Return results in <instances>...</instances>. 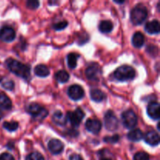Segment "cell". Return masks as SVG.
Here are the masks:
<instances>
[{
    "label": "cell",
    "mask_w": 160,
    "mask_h": 160,
    "mask_svg": "<svg viewBox=\"0 0 160 160\" xmlns=\"http://www.w3.org/2000/svg\"><path fill=\"white\" fill-rule=\"evenodd\" d=\"M6 66L8 69L20 78L28 79L31 74V69L29 66L23 64L14 59H8L6 60Z\"/></svg>",
    "instance_id": "cell-1"
},
{
    "label": "cell",
    "mask_w": 160,
    "mask_h": 160,
    "mask_svg": "<svg viewBox=\"0 0 160 160\" xmlns=\"http://www.w3.org/2000/svg\"><path fill=\"white\" fill-rule=\"evenodd\" d=\"M148 10L143 5L135 6L131 12V20L134 25H140L146 20Z\"/></svg>",
    "instance_id": "cell-2"
},
{
    "label": "cell",
    "mask_w": 160,
    "mask_h": 160,
    "mask_svg": "<svg viewBox=\"0 0 160 160\" xmlns=\"http://www.w3.org/2000/svg\"><path fill=\"white\" fill-rule=\"evenodd\" d=\"M114 77L120 81H126L133 80L135 77V70L133 67L128 65H123L118 67L114 72Z\"/></svg>",
    "instance_id": "cell-3"
},
{
    "label": "cell",
    "mask_w": 160,
    "mask_h": 160,
    "mask_svg": "<svg viewBox=\"0 0 160 160\" xmlns=\"http://www.w3.org/2000/svg\"><path fill=\"white\" fill-rule=\"evenodd\" d=\"M27 111L37 120H43L48 115V111L38 103H31L28 105L27 107Z\"/></svg>",
    "instance_id": "cell-4"
},
{
    "label": "cell",
    "mask_w": 160,
    "mask_h": 160,
    "mask_svg": "<svg viewBox=\"0 0 160 160\" xmlns=\"http://www.w3.org/2000/svg\"><path fill=\"white\" fill-rule=\"evenodd\" d=\"M122 123L128 129L134 128L138 123V117L132 109L124 111L121 115Z\"/></svg>",
    "instance_id": "cell-5"
},
{
    "label": "cell",
    "mask_w": 160,
    "mask_h": 160,
    "mask_svg": "<svg viewBox=\"0 0 160 160\" xmlns=\"http://www.w3.org/2000/svg\"><path fill=\"white\" fill-rule=\"evenodd\" d=\"M104 125L109 131H114L118 128L119 121L117 117L112 111H107L104 117Z\"/></svg>",
    "instance_id": "cell-6"
},
{
    "label": "cell",
    "mask_w": 160,
    "mask_h": 160,
    "mask_svg": "<svg viewBox=\"0 0 160 160\" xmlns=\"http://www.w3.org/2000/svg\"><path fill=\"white\" fill-rule=\"evenodd\" d=\"M67 119L70 122L72 126L78 128L84 117V112L80 108L75 109L73 112H68L66 115Z\"/></svg>",
    "instance_id": "cell-7"
},
{
    "label": "cell",
    "mask_w": 160,
    "mask_h": 160,
    "mask_svg": "<svg viewBox=\"0 0 160 160\" xmlns=\"http://www.w3.org/2000/svg\"><path fill=\"white\" fill-rule=\"evenodd\" d=\"M67 94L71 99L74 100V101H78L84 98V91L81 86L73 84L67 90Z\"/></svg>",
    "instance_id": "cell-8"
},
{
    "label": "cell",
    "mask_w": 160,
    "mask_h": 160,
    "mask_svg": "<svg viewBox=\"0 0 160 160\" xmlns=\"http://www.w3.org/2000/svg\"><path fill=\"white\" fill-rule=\"evenodd\" d=\"M16 32L11 27L5 26L0 29V39L5 42H11L15 39Z\"/></svg>",
    "instance_id": "cell-9"
},
{
    "label": "cell",
    "mask_w": 160,
    "mask_h": 160,
    "mask_svg": "<svg viewBox=\"0 0 160 160\" xmlns=\"http://www.w3.org/2000/svg\"><path fill=\"white\" fill-rule=\"evenodd\" d=\"M101 68H100L99 65L93 62L86 69L85 75L88 79L95 81V80L98 79V77L101 74Z\"/></svg>",
    "instance_id": "cell-10"
},
{
    "label": "cell",
    "mask_w": 160,
    "mask_h": 160,
    "mask_svg": "<svg viewBox=\"0 0 160 160\" xmlns=\"http://www.w3.org/2000/svg\"><path fill=\"white\" fill-rule=\"evenodd\" d=\"M85 128L89 132L94 134H98L102 129V123L96 119H89L86 121Z\"/></svg>",
    "instance_id": "cell-11"
},
{
    "label": "cell",
    "mask_w": 160,
    "mask_h": 160,
    "mask_svg": "<svg viewBox=\"0 0 160 160\" xmlns=\"http://www.w3.org/2000/svg\"><path fill=\"white\" fill-rule=\"evenodd\" d=\"M48 148L52 154L58 155L63 151L64 145L59 139H52L48 142Z\"/></svg>",
    "instance_id": "cell-12"
},
{
    "label": "cell",
    "mask_w": 160,
    "mask_h": 160,
    "mask_svg": "<svg viewBox=\"0 0 160 160\" xmlns=\"http://www.w3.org/2000/svg\"><path fill=\"white\" fill-rule=\"evenodd\" d=\"M160 106L157 102H152L149 103L147 108V112L149 117L153 120H159L160 118Z\"/></svg>",
    "instance_id": "cell-13"
},
{
    "label": "cell",
    "mask_w": 160,
    "mask_h": 160,
    "mask_svg": "<svg viewBox=\"0 0 160 160\" xmlns=\"http://www.w3.org/2000/svg\"><path fill=\"white\" fill-rule=\"evenodd\" d=\"M145 142L152 146H156L159 143V135L156 131H148L144 136Z\"/></svg>",
    "instance_id": "cell-14"
},
{
    "label": "cell",
    "mask_w": 160,
    "mask_h": 160,
    "mask_svg": "<svg viewBox=\"0 0 160 160\" xmlns=\"http://www.w3.org/2000/svg\"><path fill=\"white\" fill-rule=\"evenodd\" d=\"M145 29L148 34H159L160 31V26H159V22L158 20H155L152 21L148 22L145 24Z\"/></svg>",
    "instance_id": "cell-15"
},
{
    "label": "cell",
    "mask_w": 160,
    "mask_h": 160,
    "mask_svg": "<svg viewBox=\"0 0 160 160\" xmlns=\"http://www.w3.org/2000/svg\"><path fill=\"white\" fill-rule=\"evenodd\" d=\"M12 108V102L10 98L4 93H0V109L9 110Z\"/></svg>",
    "instance_id": "cell-16"
},
{
    "label": "cell",
    "mask_w": 160,
    "mask_h": 160,
    "mask_svg": "<svg viewBox=\"0 0 160 160\" xmlns=\"http://www.w3.org/2000/svg\"><path fill=\"white\" fill-rule=\"evenodd\" d=\"M144 43H145V36L142 33L138 31L133 34L132 44L134 47L141 48V47L143 46Z\"/></svg>",
    "instance_id": "cell-17"
},
{
    "label": "cell",
    "mask_w": 160,
    "mask_h": 160,
    "mask_svg": "<svg viewBox=\"0 0 160 160\" xmlns=\"http://www.w3.org/2000/svg\"><path fill=\"white\" fill-rule=\"evenodd\" d=\"M34 72L36 76L40 77V78H46L50 73L49 69L43 64H39V65L36 66L34 67Z\"/></svg>",
    "instance_id": "cell-18"
},
{
    "label": "cell",
    "mask_w": 160,
    "mask_h": 160,
    "mask_svg": "<svg viewBox=\"0 0 160 160\" xmlns=\"http://www.w3.org/2000/svg\"><path fill=\"white\" fill-rule=\"evenodd\" d=\"M52 120L58 126H64L67 123V119L66 115H64L60 111H56L52 117Z\"/></svg>",
    "instance_id": "cell-19"
},
{
    "label": "cell",
    "mask_w": 160,
    "mask_h": 160,
    "mask_svg": "<svg viewBox=\"0 0 160 160\" xmlns=\"http://www.w3.org/2000/svg\"><path fill=\"white\" fill-rule=\"evenodd\" d=\"M90 97L92 100L96 102H100L105 98V94L101 90L97 88H93L90 91Z\"/></svg>",
    "instance_id": "cell-20"
},
{
    "label": "cell",
    "mask_w": 160,
    "mask_h": 160,
    "mask_svg": "<svg viewBox=\"0 0 160 160\" xmlns=\"http://www.w3.org/2000/svg\"><path fill=\"white\" fill-rule=\"evenodd\" d=\"M128 138L131 142H139L143 138V133L140 129H134L128 133Z\"/></svg>",
    "instance_id": "cell-21"
},
{
    "label": "cell",
    "mask_w": 160,
    "mask_h": 160,
    "mask_svg": "<svg viewBox=\"0 0 160 160\" xmlns=\"http://www.w3.org/2000/svg\"><path fill=\"white\" fill-rule=\"evenodd\" d=\"M113 29V23L110 20H102L98 25V30L102 33H109Z\"/></svg>",
    "instance_id": "cell-22"
},
{
    "label": "cell",
    "mask_w": 160,
    "mask_h": 160,
    "mask_svg": "<svg viewBox=\"0 0 160 160\" xmlns=\"http://www.w3.org/2000/svg\"><path fill=\"white\" fill-rule=\"evenodd\" d=\"M79 55L77 53L71 52L67 56V65L70 69H75L78 64V59L79 58Z\"/></svg>",
    "instance_id": "cell-23"
},
{
    "label": "cell",
    "mask_w": 160,
    "mask_h": 160,
    "mask_svg": "<svg viewBox=\"0 0 160 160\" xmlns=\"http://www.w3.org/2000/svg\"><path fill=\"white\" fill-rule=\"evenodd\" d=\"M55 78L59 83H66L70 79V75L65 70H59L56 73Z\"/></svg>",
    "instance_id": "cell-24"
},
{
    "label": "cell",
    "mask_w": 160,
    "mask_h": 160,
    "mask_svg": "<svg viewBox=\"0 0 160 160\" xmlns=\"http://www.w3.org/2000/svg\"><path fill=\"white\" fill-rule=\"evenodd\" d=\"M98 155L99 160H116L112 152L108 149H102Z\"/></svg>",
    "instance_id": "cell-25"
},
{
    "label": "cell",
    "mask_w": 160,
    "mask_h": 160,
    "mask_svg": "<svg viewBox=\"0 0 160 160\" xmlns=\"http://www.w3.org/2000/svg\"><path fill=\"white\" fill-rule=\"evenodd\" d=\"M19 126V123L16 121H12V122H4L3 123V128H5L7 131H15L16 130H17Z\"/></svg>",
    "instance_id": "cell-26"
},
{
    "label": "cell",
    "mask_w": 160,
    "mask_h": 160,
    "mask_svg": "<svg viewBox=\"0 0 160 160\" xmlns=\"http://www.w3.org/2000/svg\"><path fill=\"white\" fill-rule=\"evenodd\" d=\"M26 160H45L43 156L38 152H34L28 155L26 157Z\"/></svg>",
    "instance_id": "cell-27"
},
{
    "label": "cell",
    "mask_w": 160,
    "mask_h": 160,
    "mask_svg": "<svg viewBox=\"0 0 160 160\" xmlns=\"http://www.w3.org/2000/svg\"><path fill=\"white\" fill-rule=\"evenodd\" d=\"M134 160H149V156L145 152H138L134 155Z\"/></svg>",
    "instance_id": "cell-28"
},
{
    "label": "cell",
    "mask_w": 160,
    "mask_h": 160,
    "mask_svg": "<svg viewBox=\"0 0 160 160\" xmlns=\"http://www.w3.org/2000/svg\"><path fill=\"white\" fill-rule=\"evenodd\" d=\"M67 25H68V23H67V21H61V22H59V23H55L54 25H53V28H54L56 31H62V30L65 29L67 27Z\"/></svg>",
    "instance_id": "cell-29"
},
{
    "label": "cell",
    "mask_w": 160,
    "mask_h": 160,
    "mask_svg": "<svg viewBox=\"0 0 160 160\" xmlns=\"http://www.w3.org/2000/svg\"><path fill=\"white\" fill-rule=\"evenodd\" d=\"M39 2L35 1V0H29L27 2V7L31 9H38L39 6Z\"/></svg>",
    "instance_id": "cell-30"
},
{
    "label": "cell",
    "mask_w": 160,
    "mask_h": 160,
    "mask_svg": "<svg viewBox=\"0 0 160 160\" xmlns=\"http://www.w3.org/2000/svg\"><path fill=\"white\" fill-rule=\"evenodd\" d=\"M2 85L4 88L7 89V90H12L14 88V83L12 81H4L3 83H2Z\"/></svg>",
    "instance_id": "cell-31"
},
{
    "label": "cell",
    "mask_w": 160,
    "mask_h": 160,
    "mask_svg": "<svg viewBox=\"0 0 160 160\" xmlns=\"http://www.w3.org/2000/svg\"><path fill=\"white\" fill-rule=\"evenodd\" d=\"M119 139H120V136L118 134H115L112 137H106V138L105 139V142H110V143H116V142H118Z\"/></svg>",
    "instance_id": "cell-32"
},
{
    "label": "cell",
    "mask_w": 160,
    "mask_h": 160,
    "mask_svg": "<svg viewBox=\"0 0 160 160\" xmlns=\"http://www.w3.org/2000/svg\"><path fill=\"white\" fill-rule=\"evenodd\" d=\"M0 160H15V159L9 153L4 152L0 155Z\"/></svg>",
    "instance_id": "cell-33"
},
{
    "label": "cell",
    "mask_w": 160,
    "mask_h": 160,
    "mask_svg": "<svg viewBox=\"0 0 160 160\" xmlns=\"http://www.w3.org/2000/svg\"><path fill=\"white\" fill-rule=\"evenodd\" d=\"M70 160H84V159H83V158L81 157V156H79V155L73 154L70 156Z\"/></svg>",
    "instance_id": "cell-34"
}]
</instances>
